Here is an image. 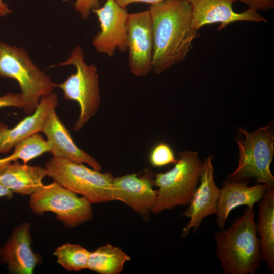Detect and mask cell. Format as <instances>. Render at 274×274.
Wrapping results in <instances>:
<instances>
[{"label":"cell","mask_w":274,"mask_h":274,"mask_svg":"<svg viewBox=\"0 0 274 274\" xmlns=\"http://www.w3.org/2000/svg\"><path fill=\"white\" fill-rule=\"evenodd\" d=\"M150 5L152 70L161 74L185 59L197 31L192 26V9L187 0H165Z\"/></svg>","instance_id":"obj_1"},{"label":"cell","mask_w":274,"mask_h":274,"mask_svg":"<svg viewBox=\"0 0 274 274\" xmlns=\"http://www.w3.org/2000/svg\"><path fill=\"white\" fill-rule=\"evenodd\" d=\"M214 235L216 254L225 274H254L260 268L262 256L256 231L254 208L227 229Z\"/></svg>","instance_id":"obj_2"},{"label":"cell","mask_w":274,"mask_h":274,"mask_svg":"<svg viewBox=\"0 0 274 274\" xmlns=\"http://www.w3.org/2000/svg\"><path fill=\"white\" fill-rule=\"evenodd\" d=\"M202 162L197 152L183 151L178 154L174 166L157 173L153 186L158 188L151 212L158 214L177 206L189 205L200 181Z\"/></svg>","instance_id":"obj_3"},{"label":"cell","mask_w":274,"mask_h":274,"mask_svg":"<svg viewBox=\"0 0 274 274\" xmlns=\"http://www.w3.org/2000/svg\"><path fill=\"white\" fill-rule=\"evenodd\" d=\"M0 78H11L18 83L23 100L22 110L32 114L41 99L53 92L55 83L32 61L22 48L0 41Z\"/></svg>","instance_id":"obj_4"},{"label":"cell","mask_w":274,"mask_h":274,"mask_svg":"<svg viewBox=\"0 0 274 274\" xmlns=\"http://www.w3.org/2000/svg\"><path fill=\"white\" fill-rule=\"evenodd\" d=\"M273 125L271 122L251 132L238 128V165L227 176V180L249 182L254 179L258 183L274 187V177L270 170L274 154Z\"/></svg>","instance_id":"obj_5"},{"label":"cell","mask_w":274,"mask_h":274,"mask_svg":"<svg viewBox=\"0 0 274 274\" xmlns=\"http://www.w3.org/2000/svg\"><path fill=\"white\" fill-rule=\"evenodd\" d=\"M73 65L74 73L62 83L55 84L60 88L67 100L78 103L80 108L78 118L73 129L80 130L96 113L100 102L99 77L97 68L94 64L88 65L85 61L84 52L80 45L72 51L70 57L56 66Z\"/></svg>","instance_id":"obj_6"},{"label":"cell","mask_w":274,"mask_h":274,"mask_svg":"<svg viewBox=\"0 0 274 274\" xmlns=\"http://www.w3.org/2000/svg\"><path fill=\"white\" fill-rule=\"evenodd\" d=\"M47 176L64 187L86 198L91 203L113 201L111 173H101L83 163L53 157L46 162Z\"/></svg>","instance_id":"obj_7"},{"label":"cell","mask_w":274,"mask_h":274,"mask_svg":"<svg viewBox=\"0 0 274 274\" xmlns=\"http://www.w3.org/2000/svg\"><path fill=\"white\" fill-rule=\"evenodd\" d=\"M29 202L35 213L53 212L57 219L70 228L93 217L91 203L86 198L79 197L56 181L47 185H43L30 195Z\"/></svg>","instance_id":"obj_8"},{"label":"cell","mask_w":274,"mask_h":274,"mask_svg":"<svg viewBox=\"0 0 274 274\" xmlns=\"http://www.w3.org/2000/svg\"><path fill=\"white\" fill-rule=\"evenodd\" d=\"M92 11L98 18L100 28L92 41L96 50L110 57L116 50L127 51L129 13L126 8L119 6L115 0H106L102 6Z\"/></svg>","instance_id":"obj_9"},{"label":"cell","mask_w":274,"mask_h":274,"mask_svg":"<svg viewBox=\"0 0 274 274\" xmlns=\"http://www.w3.org/2000/svg\"><path fill=\"white\" fill-rule=\"evenodd\" d=\"M127 29L129 67L135 76H145L152 70L153 49L149 10L129 14Z\"/></svg>","instance_id":"obj_10"},{"label":"cell","mask_w":274,"mask_h":274,"mask_svg":"<svg viewBox=\"0 0 274 274\" xmlns=\"http://www.w3.org/2000/svg\"><path fill=\"white\" fill-rule=\"evenodd\" d=\"M154 173L146 170L142 176L136 173L114 178L112 192L114 200H119L132 208L145 220L149 219L157 197L154 190Z\"/></svg>","instance_id":"obj_11"},{"label":"cell","mask_w":274,"mask_h":274,"mask_svg":"<svg viewBox=\"0 0 274 274\" xmlns=\"http://www.w3.org/2000/svg\"><path fill=\"white\" fill-rule=\"evenodd\" d=\"M212 159V157L209 156L202 162L199 185L197 186L188 208L182 215L190 219L183 228L181 234L182 237H187L191 229L193 233L195 232L206 217L217 213L220 189L216 185L214 181Z\"/></svg>","instance_id":"obj_12"},{"label":"cell","mask_w":274,"mask_h":274,"mask_svg":"<svg viewBox=\"0 0 274 274\" xmlns=\"http://www.w3.org/2000/svg\"><path fill=\"white\" fill-rule=\"evenodd\" d=\"M191 5L192 26L197 31L203 26L220 24V30L228 25L238 21L261 22L267 20L258 12L248 8L238 13L233 9L235 0H187Z\"/></svg>","instance_id":"obj_13"},{"label":"cell","mask_w":274,"mask_h":274,"mask_svg":"<svg viewBox=\"0 0 274 274\" xmlns=\"http://www.w3.org/2000/svg\"><path fill=\"white\" fill-rule=\"evenodd\" d=\"M55 109H52L48 115L41 131L47 137L51 145L50 152L53 157L76 163H85L93 169L101 170V165L98 161L75 143L68 130L56 114Z\"/></svg>","instance_id":"obj_14"},{"label":"cell","mask_w":274,"mask_h":274,"mask_svg":"<svg viewBox=\"0 0 274 274\" xmlns=\"http://www.w3.org/2000/svg\"><path fill=\"white\" fill-rule=\"evenodd\" d=\"M30 224L23 223L15 227L3 247L0 261L6 264L10 273L31 274L39 261L31 247Z\"/></svg>","instance_id":"obj_15"},{"label":"cell","mask_w":274,"mask_h":274,"mask_svg":"<svg viewBox=\"0 0 274 274\" xmlns=\"http://www.w3.org/2000/svg\"><path fill=\"white\" fill-rule=\"evenodd\" d=\"M58 105V96L53 92L43 97L35 111L21 120L14 127L9 128L1 122L0 154L9 152L21 141L41 132L48 115Z\"/></svg>","instance_id":"obj_16"},{"label":"cell","mask_w":274,"mask_h":274,"mask_svg":"<svg viewBox=\"0 0 274 274\" xmlns=\"http://www.w3.org/2000/svg\"><path fill=\"white\" fill-rule=\"evenodd\" d=\"M248 181L227 180L220 189L217 203L216 224L220 229L225 228L230 213L234 209L246 206L254 208L263 197L267 186L258 183L248 186Z\"/></svg>","instance_id":"obj_17"},{"label":"cell","mask_w":274,"mask_h":274,"mask_svg":"<svg viewBox=\"0 0 274 274\" xmlns=\"http://www.w3.org/2000/svg\"><path fill=\"white\" fill-rule=\"evenodd\" d=\"M45 168L21 164L18 161L0 167V183L13 193L31 195L43 185Z\"/></svg>","instance_id":"obj_18"},{"label":"cell","mask_w":274,"mask_h":274,"mask_svg":"<svg viewBox=\"0 0 274 274\" xmlns=\"http://www.w3.org/2000/svg\"><path fill=\"white\" fill-rule=\"evenodd\" d=\"M257 234L259 236L262 260L274 273V187H267L260 200Z\"/></svg>","instance_id":"obj_19"},{"label":"cell","mask_w":274,"mask_h":274,"mask_svg":"<svg viewBox=\"0 0 274 274\" xmlns=\"http://www.w3.org/2000/svg\"><path fill=\"white\" fill-rule=\"evenodd\" d=\"M130 260L121 248L108 244L90 252L87 269L100 274H119Z\"/></svg>","instance_id":"obj_20"},{"label":"cell","mask_w":274,"mask_h":274,"mask_svg":"<svg viewBox=\"0 0 274 274\" xmlns=\"http://www.w3.org/2000/svg\"><path fill=\"white\" fill-rule=\"evenodd\" d=\"M13 153L3 158H0V167L18 160L24 164L42 154L50 152L51 145L39 133L35 134L18 143L13 148Z\"/></svg>","instance_id":"obj_21"},{"label":"cell","mask_w":274,"mask_h":274,"mask_svg":"<svg viewBox=\"0 0 274 274\" xmlns=\"http://www.w3.org/2000/svg\"><path fill=\"white\" fill-rule=\"evenodd\" d=\"M90 252L80 245L65 243L54 252L57 262L67 271H78L87 268Z\"/></svg>","instance_id":"obj_22"},{"label":"cell","mask_w":274,"mask_h":274,"mask_svg":"<svg viewBox=\"0 0 274 274\" xmlns=\"http://www.w3.org/2000/svg\"><path fill=\"white\" fill-rule=\"evenodd\" d=\"M177 161L171 147L165 142H159L151 149L149 154V161L155 167H161Z\"/></svg>","instance_id":"obj_23"},{"label":"cell","mask_w":274,"mask_h":274,"mask_svg":"<svg viewBox=\"0 0 274 274\" xmlns=\"http://www.w3.org/2000/svg\"><path fill=\"white\" fill-rule=\"evenodd\" d=\"M102 0H75L74 7L84 19L89 18L93 10L100 6Z\"/></svg>","instance_id":"obj_24"},{"label":"cell","mask_w":274,"mask_h":274,"mask_svg":"<svg viewBox=\"0 0 274 274\" xmlns=\"http://www.w3.org/2000/svg\"><path fill=\"white\" fill-rule=\"evenodd\" d=\"M23 100L21 93L9 92L0 96V108L4 107H16L22 109Z\"/></svg>","instance_id":"obj_25"},{"label":"cell","mask_w":274,"mask_h":274,"mask_svg":"<svg viewBox=\"0 0 274 274\" xmlns=\"http://www.w3.org/2000/svg\"><path fill=\"white\" fill-rule=\"evenodd\" d=\"M240 1L248 6V8L258 11H267L274 7V0H235Z\"/></svg>","instance_id":"obj_26"},{"label":"cell","mask_w":274,"mask_h":274,"mask_svg":"<svg viewBox=\"0 0 274 274\" xmlns=\"http://www.w3.org/2000/svg\"><path fill=\"white\" fill-rule=\"evenodd\" d=\"M117 4L123 8H126L127 6L135 3H144L150 5L159 3L165 0H115Z\"/></svg>","instance_id":"obj_27"},{"label":"cell","mask_w":274,"mask_h":274,"mask_svg":"<svg viewBox=\"0 0 274 274\" xmlns=\"http://www.w3.org/2000/svg\"><path fill=\"white\" fill-rule=\"evenodd\" d=\"M11 13L9 6L3 0H0V17L6 16Z\"/></svg>","instance_id":"obj_28"},{"label":"cell","mask_w":274,"mask_h":274,"mask_svg":"<svg viewBox=\"0 0 274 274\" xmlns=\"http://www.w3.org/2000/svg\"><path fill=\"white\" fill-rule=\"evenodd\" d=\"M13 193L5 187L0 183V197H7L8 198H11L13 197Z\"/></svg>","instance_id":"obj_29"}]
</instances>
